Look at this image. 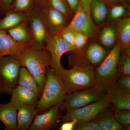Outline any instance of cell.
Here are the masks:
<instances>
[{
    "instance_id": "cell-1",
    "label": "cell",
    "mask_w": 130,
    "mask_h": 130,
    "mask_svg": "<svg viewBox=\"0 0 130 130\" xmlns=\"http://www.w3.org/2000/svg\"><path fill=\"white\" fill-rule=\"evenodd\" d=\"M21 67L26 68L37 81L42 91L45 81L47 69L50 66L51 56L44 48L30 46L14 56Z\"/></svg>"
},
{
    "instance_id": "cell-2",
    "label": "cell",
    "mask_w": 130,
    "mask_h": 130,
    "mask_svg": "<svg viewBox=\"0 0 130 130\" xmlns=\"http://www.w3.org/2000/svg\"><path fill=\"white\" fill-rule=\"evenodd\" d=\"M57 75L68 94L95 86V70L87 61H78L69 70L63 68Z\"/></svg>"
},
{
    "instance_id": "cell-3",
    "label": "cell",
    "mask_w": 130,
    "mask_h": 130,
    "mask_svg": "<svg viewBox=\"0 0 130 130\" xmlns=\"http://www.w3.org/2000/svg\"><path fill=\"white\" fill-rule=\"evenodd\" d=\"M121 51L118 42L95 70V87L105 94H107L115 85L120 76L118 65Z\"/></svg>"
},
{
    "instance_id": "cell-4",
    "label": "cell",
    "mask_w": 130,
    "mask_h": 130,
    "mask_svg": "<svg viewBox=\"0 0 130 130\" xmlns=\"http://www.w3.org/2000/svg\"><path fill=\"white\" fill-rule=\"evenodd\" d=\"M68 94L61 79L50 66L47 69L45 83L36 106L38 112L47 110L62 102Z\"/></svg>"
},
{
    "instance_id": "cell-5",
    "label": "cell",
    "mask_w": 130,
    "mask_h": 130,
    "mask_svg": "<svg viewBox=\"0 0 130 130\" xmlns=\"http://www.w3.org/2000/svg\"><path fill=\"white\" fill-rule=\"evenodd\" d=\"M21 67L14 56L8 55L0 58V91L11 94L17 85Z\"/></svg>"
},
{
    "instance_id": "cell-6",
    "label": "cell",
    "mask_w": 130,
    "mask_h": 130,
    "mask_svg": "<svg viewBox=\"0 0 130 130\" xmlns=\"http://www.w3.org/2000/svg\"><path fill=\"white\" fill-rule=\"evenodd\" d=\"M26 15L31 46L44 48L50 35L40 8L34 7Z\"/></svg>"
},
{
    "instance_id": "cell-7",
    "label": "cell",
    "mask_w": 130,
    "mask_h": 130,
    "mask_svg": "<svg viewBox=\"0 0 130 130\" xmlns=\"http://www.w3.org/2000/svg\"><path fill=\"white\" fill-rule=\"evenodd\" d=\"M105 94L95 86L68 94L60 105L66 111L78 109L100 100Z\"/></svg>"
},
{
    "instance_id": "cell-8",
    "label": "cell",
    "mask_w": 130,
    "mask_h": 130,
    "mask_svg": "<svg viewBox=\"0 0 130 130\" xmlns=\"http://www.w3.org/2000/svg\"><path fill=\"white\" fill-rule=\"evenodd\" d=\"M45 48L51 56L50 67L56 75L63 68L61 63L63 55L67 52H76L75 48L65 41L59 33L50 36Z\"/></svg>"
},
{
    "instance_id": "cell-9",
    "label": "cell",
    "mask_w": 130,
    "mask_h": 130,
    "mask_svg": "<svg viewBox=\"0 0 130 130\" xmlns=\"http://www.w3.org/2000/svg\"><path fill=\"white\" fill-rule=\"evenodd\" d=\"M109 105L110 101L107 93L98 101L78 109L67 111L63 118L67 120L75 119L77 121L92 120Z\"/></svg>"
},
{
    "instance_id": "cell-10",
    "label": "cell",
    "mask_w": 130,
    "mask_h": 130,
    "mask_svg": "<svg viewBox=\"0 0 130 130\" xmlns=\"http://www.w3.org/2000/svg\"><path fill=\"white\" fill-rule=\"evenodd\" d=\"M64 29L83 33L89 38L94 37L98 32L90 13L85 11L79 4L74 17Z\"/></svg>"
},
{
    "instance_id": "cell-11",
    "label": "cell",
    "mask_w": 130,
    "mask_h": 130,
    "mask_svg": "<svg viewBox=\"0 0 130 130\" xmlns=\"http://www.w3.org/2000/svg\"><path fill=\"white\" fill-rule=\"evenodd\" d=\"M62 102L51 107L44 113L36 115L29 129L47 130L53 128L59 120L63 118L60 111Z\"/></svg>"
},
{
    "instance_id": "cell-12",
    "label": "cell",
    "mask_w": 130,
    "mask_h": 130,
    "mask_svg": "<svg viewBox=\"0 0 130 130\" xmlns=\"http://www.w3.org/2000/svg\"><path fill=\"white\" fill-rule=\"evenodd\" d=\"M40 8L50 36L60 33L66 26L67 18L64 14L47 4Z\"/></svg>"
},
{
    "instance_id": "cell-13",
    "label": "cell",
    "mask_w": 130,
    "mask_h": 130,
    "mask_svg": "<svg viewBox=\"0 0 130 130\" xmlns=\"http://www.w3.org/2000/svg\"><path fill=\"white\" fill-rule=\"evenodd\" d=\"M11 94V98L9 103L17 109L22 105L36 106L39 98L32 91L18 85L13 89Z\"/></svg>"
},
{
    "instance_id": "cell-14",
    "label": "cell",
    "mask_w": 130,
    "mask_h": 130,
    "mask_svg": "<svg viewBox=\"0 0 130 130\" xmlns=\"http://www.w3.org/2000/svg\"><path fill=\"white\" fill-rule=\"evenodd\" d=\"M31 45L18 42L6 30H0V58L8 55L16 56Z\"/></svg>"
},
{
    "instance_id": "cell-15",
    "label": "cell",
    "mask_w": 130,
    "mask_h": 130,
    "mask_svg": "<svg viewBox=\"0 0 130 130\" xmlns=\"http://www.w3.org/2000/svg\"><path fill=\"white\" fill-rule=\"evenodd\" d=\"M108 94L114 109L130 110V90L115 85Z\"/></svg>"
},
{
    "instance_id": "cell-16",
    "label": "cell",
    "mask_w": 130,
    "mask_h": 130,
    "mask_svg": "<svg viewBox=\"0 0 130 130\" xmlns=\"http://www.w3.org/2000/svg\"><path fill=\"white\" fill-rule=\"evenodd\" d=\"M110 105L95 117L92 121L98 125L101 130H123V126L115 118L113 110Z\"/></svg>"
},
{
    "instance_id": "cell-17",
    "label": "cell",
    "mask_w": 130,
    "mask_h": 130,
    "mask_svg": "<svg viewBox=\"0 0 130 130\" xmlns=\"http://www.w3.org/2000/svg\"><path fill=\"white\" fill-rule=\"evenodd\" d=\"M36 106L30 105H22L19 107L17 111V130L29 129L37 114Z\"/></svg>"
},
{
    "instance_id": "cell-18",
    "label": "cell",
    "mask_w": 130,
    "mask_h": 130,
    "mask_svg": "<svg viewBox=\"0 0 130 130\" xmlns=\"http://www.w3.org/2000/svg\"><path fill=\"white\" fill-rule=\"evenodd\" d=\"M118 29V36L121 50L130 55V18L124 17L115 20Z\"/></svg>"
},
{
    "instance_id": "cell-19",
    "label": "cell",
    "mask_w": 130,
    "mask_h": 130,
    "mask_svg": "<svg viewBox=\"0 0 130 130\" xmlns=\"http://www.w3.org/2000/svg\"><path fill=\"white\" fill-rule=\"evenodd\" d=\"M18 109L9 103L0 104V121L3 124L6 130L17 129Z\"/></svg>"
},
{
    "instance_id": "cell-20",
    "label": "cell",
    "mask_w": 130,
    "mask_h": 130,
    "mask_svg": "<svg viewBox=\"0 0 130 130\" xmlns=\"http://www.w3.org/2000/svg\"><path fill=\"white\" fill-rule=\"evenodd\" d=\"M107 52L97 43H91L86 48L85 57L86 61L92 66H98L107 55Z\"/></svg>"
},
{
    "instance_id": "cell-21",
    "label": "cell",
    "mask_w": 130,
    "mask_h": 130,
    "mask_svg": "<svg viewBox=\"0 0 130 130\" xmlns=\"http://www.w3.org/2000/svg\"><path fill=\"white\" fill-rule=\"evenodd\" d=\"M6 31L8 35L16 42L31 45V37L27 20Z\"/></svg>"
},
{
    "instance_id": "cell-22",
    "label": "cell",
    "mask_w": 130,
    "mask_h": 130,
    "mask_svg": "<svg viewBox=\"0 0 130 130\" xmlns=\"http://www.w3.org/2000/svg\"><path fill=\"white\" fill-rule=\"evenodd\" d=\"M17 85L29 89L40 97L42 91L37 81L26 68L21 67L20 71Z\"/></svg>"
},
{
    "instance_id": "cell-23",
    "label": "cell",
    "mask_w": 130,
    "mask_h": 130,
    "mask_svg": "<svg viewBox=\"0 0 130 130\" xmlns=\"http://www.w3.org/2000/svg\"><path fill=\"white\" fill-rule=\"evenodd\" d=\"M26 20V13L10 10L3 19H0V30H7Z\"/></svg>"
},
{
    "instance_id": "cell-24",
    "label": "cell",
    "mask_w": 130,
    "mask_h": 130,
    "mask_svg": "<svg viewBox=\"0 0 130 130\" xmlns=\"http://www.w3.org/2000/svg\"><path fill=\"white\" fill-rule=\"evenodd\" d=\"M107 5L101 0H93L91 4L90 13L93 21L102 23L105 21L107 14Z\"/></svg>"
},
{
    "instance_id": "cell-25",
    "label": "cell",
    "mask_w": 130,
    "mask_h": 130,
    "mask_svg": "<svg viewBox=\"0 0 130 130\" xmlns=\"http://www.w3.org/2000/svg\"><path fill=\"white\" fill-rule=\"evenodd\" d=\"M116 39V31L113 26H108L102 29L100 36L101 44L107 48L113 46Z\"/></svg>"
},
{
    "instance_id": "cell-26",
    "label": "cell",
    "mask_w": 130,
    "mask_h": 130,
    "mask_svg": "<svg viewBox=\"0 0 130 130\" xmlns=\"http://www.w3.org/2000/svg\"><path fill=\"white\" fill-rule=\"evenodd\" d=\"M46 4L67 18L71 13V11L66 0H47Z\"/></svg>"
},
{
    "instance_id": "cell-27",
    "label": "cell",
    "mask_w": 130,
    "mask_h": 130,
    "mask_svg": "<svg viewBox=\"0 0 130 130\" xmlns=\"http://www.w3.org/2000/svg\"><path fill=\"white\" fill-rule=\"evenodd\" d=\"M34 7L33 0H14L10 10L26 14Z\"/></svg>"
},
{
    "instance_id": "cell-28",
    "label": "cell",
    "mask_w": 130,
    "mask_h": 130,
    "mask_svg": "<svg viewBox=\"0 0 130 130\" xmlns=\"http://www.w3.org/2000/svg\"><path fill=\"white\" fill-rule=\"evenodd\" d=\"M126 3H120L112 6L110 10V16L114 20L123 18L128 13Z\"/></svg>"
},
{
    "instance_id": "cell-29",
    "label": "cell",
    "mask_w": 130,
    "mask_h": 130,
    "mask_svg": "<svg viewBox=\"0 0 130 130\" xmlns=\"http://www.w3.org/2000/svg\"><path fill=\"white\" fill-rule=\"evenodd\" d=\"M118 71L120 76L130 75V56L125 54L120 58L118 65Z\"/></svg>"
},
{
    "instance_id": "cell-30",
    "label": "cell",
    "mask_w": 130,
    "mask_h": 130,
    "mask_svg": "<svg viewBox=\"0 0 130 130\" xmlns=\"http://www.w3.org/2000/svg\"><path fill=\"white\" fill-rule=\"evenodd\" d=\"M113 115L116 120L123 126L126 127L130 124V110L114 109Z\"/></svg>"
},
{
    "instance_id": "cell-31",
    "label": "cell",
    "mask_w": 130,
    "mask_h": 130,
    "mask_svg": "<svg viewBox=\"0 0 130 130\" xmlns=\"http://www.w3.org/2000/svg\"><path fill=\"white\" fill-rule=\"evenodd\" d=\"M73 130H101L97 124L92 120L77 121Z\"/></svg>"
},
{
    "instance_id": "cell-32",
    "label": "cell",
    "mask_w": 130,
    "mask_h": 130,
    "mask_svg": "<svg viewBox=\"0 0 130 130\" xmlns=\"http://www.w3.org/2000/svg\"><path fill=\"white\" fill-rule=\"evenodd\" d=\"M89 38L84 34L81 32H75L74 47L76 52L82 51L86 45Z\"/></svg>"
},
{
    "instance_id": "cell-33",
    "label": "cell",
    "mask_w": 130,
    "mask_h": 130,
    "mask_svg": "<svg viewBox=\"0 0 130 130\" xmlns=\"http://www.w3.org/2000/svg\"><path fill=\"white\" fill-rule=\"evenodd\" d=\"M59 34L65 41L70 45L74 47L75 32L71 30L64 29Z\"/></svg>"
},
{
    "instance_id": "cell-34",
    "label": "cell",
    "mask_w": 130,
    "mask_h": 130,
    "mask_svg": "<svg viewBox=\"0 0 130 130\" xmlns=\"http://www.w3.org/2000/svg\"><path fill=\"white\" fill-rule=\"evenodd\" d=\"M115 85L130 90V75L120 76Z\"/></svg>"
},
{
    "instance_id": "cell-35",
    "label": "cell",
    "mask_w": 130,
    "mask_h": 130,
    "mask_svg": "<svg viewBox=\"0 0 130 130\" xmlns=\"http://www.w3.org/2000/svg\"><path fill=\"white\" fill-rule=\"evenodd\" d=\"M14 0H0V9L6 13L11 10Z\"/></svg>"
},
{
    "instance_id": "cell-36",
    "label": "cell",
    "mask_w": 130,
    "mask_h": 130,
    "mask_svg": "<svg viewBox=\"0 0 130 130\" xmlns=\"http://www.w3.org/2000/svg\"><path fill=\"white\" fill-rule=\"evenodd\" d=\"M77 120H71L70 121L63 123L61 125L59 130H73L74 126Z\"/></svg>"
},
{
    "instance_id": "cell-37",
    "label": "cell",
    "mask_w": 130,
    "mask_h": 130,
    "mask_svg": "<svg viewBox=\"0 0 130 130\" xmlns=\"http://www.w3.org/2000/svg\"><path fill=\"white\" fill-rule=\"evenodd\" d=\"M71 11L75 12L79 5V0H66Z\"/></svg>"
},
{
    "instance_id": "cell-38",
    "label": "cell",
    "mask_w": 130,
    "mask_h": 130,
    "mask_svg": "<svg viewBox=\"0 0 130 130\" xmlns=\"http://www.w3.org/2000/svg\"><path fill=\"white\" fill-rule=\"evenodd\" d=\"M93 1V0H79V4L85 11L90 13V8L91 4Z\"/></svg>"
},
{
    "instance_id": "cell-39",
    "label": "cell",
    "mask_w": 130,
    "mask_h": 130,
    "mask_svg": "<svg viewBox=\"0 0 130 130\" xmlns=\"http://www.w3.org/2000/svg\"><path fill=\"white\" fill-rule=\"evenodd\" d=\"M129 2V0H110L109 6H112L113 5L120 3H126Z\"/></svg>"
},
{
    "instance_id": "cell-40",
    "label": "cell",
    "mask_w": 130,
    "mask_h": 130,
    "mask_svg": "<svg viewBox=\"0 0 130 130\" xmlns=\"http://www.w3.org/2000/svg\"><path fill=\"white\" fill-rule=\"evenodd\" d=\"M39 7H42L46 4L47 0H35Z\"/></svg>"
},
{
    "instance_id": "cell-41",
    "label": "cell",
    "mask_w": 130,
    "mask_h": 130,
    "mask_svg": "<svg viewBox=\"0 0 130 130\" xmlns=\"http://www.w3.org/2000/svg\"><path fill=\"white\" fill-rule=\"evenodd\" d=\"M103 2L105 3L107 5L109 6V1L110 0H101Z\"/></svg>"
},
{
    "instance_id": "cell-42",
    "label": "cell",
    "mask_w": 130,
    "mask_h": 130,
    "mask_svg": "<svg viewBox=\"0 0 130 130\" xmlns=\"http://www.w3.org/2000/svg\"><path fill=\"white\" fill-rule=\"evenodd\" d=\"M1 91H0V95H1Z\"/></svg>"
}]
</instances>
